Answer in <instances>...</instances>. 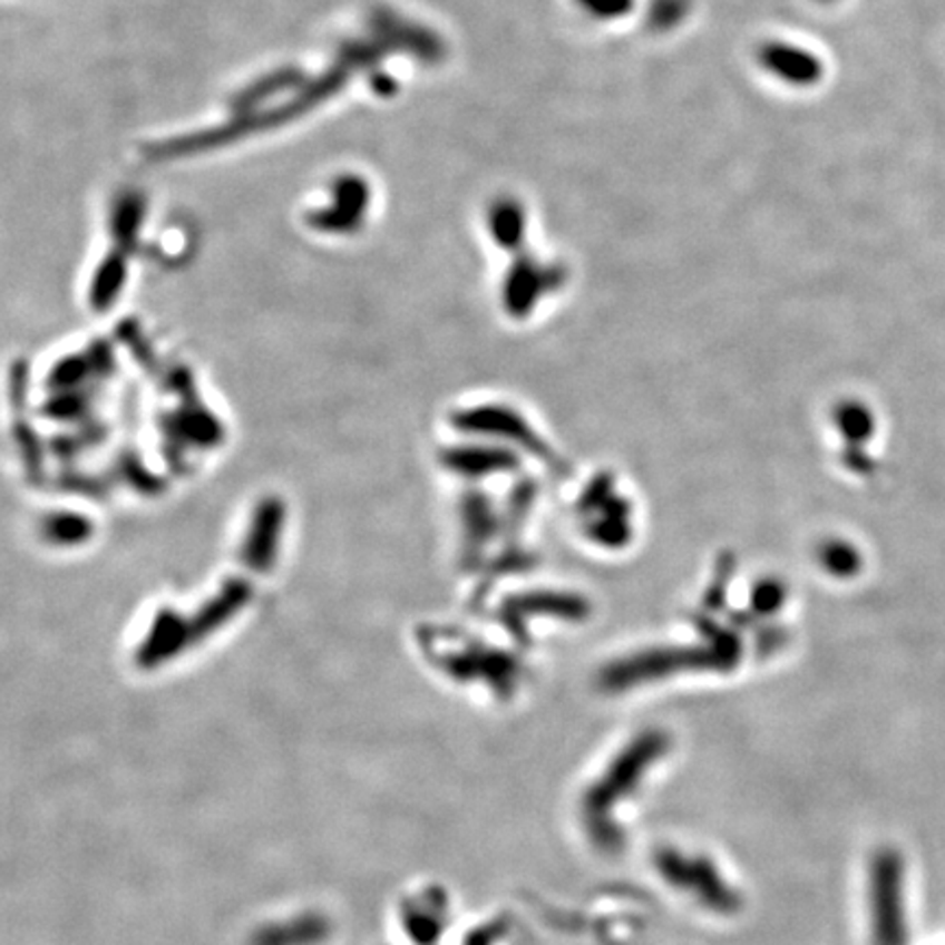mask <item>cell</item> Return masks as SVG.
<instances>
[{
	"instance_id": "1",
	"label": "cell",
	"mask_w": 945,
	"mask_h": 945,
	"mask_svg": "<svg viewBox=\"0 0 945 945\" xmlns=\"http://www.w3.org/2000/svg\"><path fill=\"white\" fill-rule=\"evenodd\" d=\"M668 751V738L659 731H649L635 738L624 751L606 768V772L593 783L585 795V817L591 836L606 849H613L622 842L615 826L611 824V812L622 799L633 795L650 768L654 767Z\"/></svg>"
},
{
	"instance_id": "2",
	"label": "cell",
	"mask_w": 945,
	"mask_h": 945,
	"mask_svg": "<svg viewBox=\"0 0 945 945\" xmlns=\"http://www.w3.org/2000/svg\"><path fill=\"white\" fill-rule=\"evenodd\" d=\"M869 913L876 945H906L904 863L895 849L874 856L869 869Z\"/></svg>"
},
{
	"instance_id": "3",
	"label": "cell",
	"mask_w": 945,
	"mask_h": 945,
	"mask_svg": "<svg viewBox=\"0 0 945 945\" xmlns=\"http://www.w3.org/2000/svg\"><path fill=\"white\" fill-rule=\"evenodd\" d=\"M654 867L668 885L696 897L715 913L729 915L740 908L738 890L729 886L708 858L688 856L676 849H661L654 856Z\"/></svg>"
},
{
	"instance_id": "4",
	"label": "cell",
	"mask_w": 945,
	"mask_h": 945,
	"mask_svg": "<svg viewBox=\"0 0 945 945\" xmlns=\"http://www.w3.org/2000/svg\"><path fill=\"white\" fill-rule=\"evenodd\" d=\"M760 61L786 84L792 86H812L824 77V64L815 53L786 45V42H768L760 49Z\"/></svg>"
},
{
	"instance_id": "5",
	"label": "cell",
	"mask_w": 945,
	"mask_h": 945,
	"mask_svg": "<svg viewBox=\"0 0 945 945\" xmlns=\"http://www.w3.org/2000/svg\"><path fill=\"white\" fill-rule=\"evenodd\" d=\"M335 199H338V211H335V224L333 226H353L354 222L363 215V206H366V184L357 177L342 179L335 188Z\"/></svg>"
},
{
	"instance_id": "6",
	"label": "cell",
	"mask_w": 945,
	"mask_h": 945,
	"mask_svg": "<svg viewBox=\"0 0 945 945\" xmlns=\"http://www.w3.org/2000/svg\"><path fill=\"white\" fill-rule=\"evenodd\" d=\"M522 224H524V213L517 202L501 199L499 204L493 206V228L504 241H513L519 235Z\"/></svg>"
},
{
	"instance_id": "7",
	"label": "cell",
	"mask_w": 945,
	"mask_h": 945,
	"mask_svg": "<svg viewBox=\"0 0 945 945\" xmlns=\"http://www.w3.org/2000/svg\"><path fill=\"white\" fill-rule=\"evenodd\" d=\"M587 13L600 20H615L633 9V0H576Z\"/></svg>"
},
{
	"instance_id": "8",
	"label": "cell",
	"mask_w": 945,
	"mask_h": 945,
	"mask_svg": "<svg viewBox=\"0 0 945 945\" xmlns=\"http://www.w3.org/2000/svg\"><path fill=\"white\" fill-rule=\"evenodd\" d=\"M685 7H688L685 0H654L652 13H650L652 25L659 29L672 27L685 13Z\"/></svg>"
}]
</instances>
